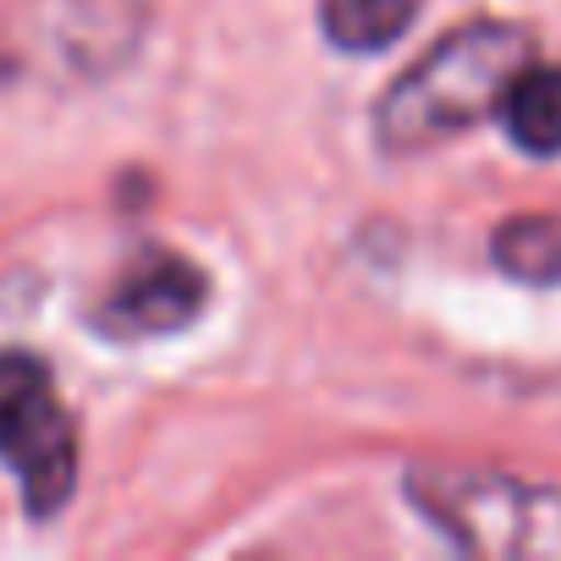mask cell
Instances as JSON below:
<instances>
[{
  "label": "cell",
  "instance_id": "obj_2",
  "mask_svg": "<svg viewBox=\"0 0 561 561\" xmlns=\"http://www.w3.org/2000/svg\"><path fill=\"white\" fill-rule=\"evenodd\" d=\"M408 501L468 556L561 561V484L495 468H413Z\"/></svg>",
  "mask_w": 561,
  "mask_h": 561
},
{
  "label": "cell",
  "instance_id": "obj_5",
  "mask_svg": "<svg viewBox=\"0 0 561 561\" xmlns=\"http://www.w3.org/2000/svg\"><path fill=\"white\" fill-rule=\"evenodd\" d=\"M39 34H18L34 56V67L61 61L78 78H105L138 50L144 7L138 0H34Z\"/></svg>",
  "mask_w": 561,
  "mask_h": 561
},
{
  "label": "cell",
  "instance_id": "obj_6",
  "mask_svg": "<svg viewBox=\"0 0 561 561\" xmlns=\"http://www.w3.org/2000/svg\"><path fill=\"white\" fill-rule=\"evenodd\" d=\"M501 116H506V133L523 154H539V160L561 154V67L528 61L517 72V83L506 89Z\"/></svg>",
  "mask_w": 561,
  "mask_h": 561
},
{
  "label": "cell",
  "instance_id": "obj_7",
  "mask_svg": "<svg viewBox=\"0 0 561 561\" xmlns=\"http://www.w3.org/2000/svg\"><path fill=\"white\" fill-rule=\"evenodd\" d=\"M419 7L424 0H320V23H325V39L336 50L375 56L408 34Z\"/></svg>",
  "mask_w": 561,
  "mask_h": 561
},
{
  "label": "cell",
  "instance_id": "obj_1",
  "mask_svg": "<svg viewBox=\"0 0 561 561\" xmlns=\"http://www.w3.org/2000/svg\"><path fill=\"white\" fill-rule=\"evenodd\" d=\"M534 61L523 23H462L430 45L375 105V144L386 154H424L473 133L506 105V89Z\"/></svg>",
  "mask_w": 561,
  "mask_h": 561
},
{
  "label": "cell",
  "instance_id": "obj_8",
  "mask_svg": "<svg viewBox=\"0 0 561 561\" xmlns=\"http://www.w3.org/2000/svg\"><path fill=\"white\" fill-rule=\"evenodd\" d=\"M495 264L528 287H561V215H512L490 237Z\"/></svg>",
  "mask_w": 561,
  "mask_h": 561
},
{
  "label": "cell",
  "instance_id": "obj_3",
  "mask_svg": "<svg viewBox=\"0 0 561 561\" xmlns=\"http://www.w3.org/2000/svg\"><path fill=\"white\" fill-rule=\"evenodd\" d=\"M0 457L34 517H56L78 490V430L34 353H0Z\"/></svg>",
  "mask_w": 561,
  "mask_h": 561
},
{
  "label": "cell",
  "instance_id": "obj_4",
  "mask_svg": "<svg viewBox=\"0 0 561 561\" xmlns=\"http://www.w3.org/2000/svg\"><path fill=\"white\" fill-rule=\"evenodd\" d=\"M209 304V275L171 248H144L116 280L94 314V325L116 342H149L187 331Z\"/></svg>",
  "mask_w": 561,
  "mask_h": 561
}]
</instances>
